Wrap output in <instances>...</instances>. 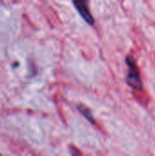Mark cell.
<instances>
[{"label":"cell","mask_w":155,"mask_h":156,"mask_svg":"<svg viewBox=\"0 0 155 156\" xmlns=\"http://www.w3.org/2000/svg\"><path fill=\"white\" fill-rule=\"evenodd\" d=\"M126 63L129 67V73L126 77L127 84L135 90H141L143 88V81L140 76V72L136 64V61L132 56L126 57Z\"/></svg>","instance_id":"6da1fadb"},{"label":"cell","mask_w":155,"mask_h":156,"mask_svg":"<svg viewBox=\"0 0 155 156\" xmlns=\"http://www.w3.org/2000/svg\"><path fill=\"white\" fill-rule=\"evenodd\" d=\"M73 5L75 6L76 10L79 12L80 16L90 26L94 25L95 20L90 13L89 7V0H72Z\"/></svg>","instance_id":"7a4b0ae2"},{"label":"cell","mask_w":155,"mask_h":156,"mask_svg":"<svg viewBox=\"0 0 155 156\" xmlns=\"http://www.w3.org/2000/svg\"><path fill=\"white\" fill-rule=\"evenodd\" d=\"M78 110L79 111V112L90 122H91L92 124H95V121H94V119H93V116H92V113L90 112V109L89 108H87V107H85L84 105H79L78 106Z\"/></svg>","instance_id":"3957f363"}]
</instances>
